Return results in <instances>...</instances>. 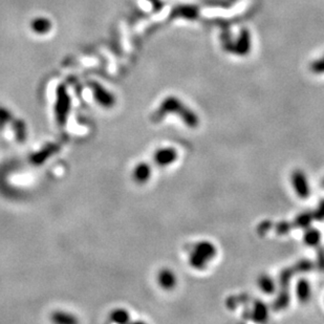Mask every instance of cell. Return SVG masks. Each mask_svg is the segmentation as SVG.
I'll return each mask as SVG.
<instances>
[{
	"label": "cell",
	"mask_w": 324,
	"mask_h": 324,
	"mask_svg": "<svg viewBox=\"0 0 324 324\" xmlns=\"http://www.w3.org/2000/svg\"><path fill=\"white\" fill-rule=\"evenodd\" d=\"M60 146L56 143H49L46 146H43L40 150L36 151L34 154L31 155L30 162L34 166H40L51 159L54 154L59 152Z\"/></svg>",
	"instance_id": "obj_6"
},
{
	"label": "cell",
	"mask_w": 324,
	"mask_h": 324,
	"mask_svg": "<svg viewBox=\"0 0 324 324\" xmlns=\"http://www.w3.org/2000/svg\"><path fill=\"white\" fill-rule=\"evenodd\" d=\"M292 228H293L292 223L283 221V222H279L278 225L276 226V231H277L278 234H280V235H283V234H286Z\"/></svg>",
	"instance_id": "obj_21"
},
{
	"label": "cell",
	"mask_w": 324,
	"mask_h": 324,
	"mask_svg": "<svg viewBox=\"0 0 324 324\" xmlns=\"http://www.w3.org/2000/svg\"><path fill=\"white\" fill-rule=\"evenodd\" d=\"M270 228H271V222L270 221H264V222H262L259 225L258 232L259 233H265L266 231H269Z\"/></svg>",
	"instance_id": "obj_24"
},
{
	"label": "cell",
	"mask_w": 324,
	"mask_h": 324,
	"mask_svg": "<svg viewBox=\"0 0 324 324\" xmlns=\"http://www.w3.org/2000/svg\"><path fill=\"white\" fill-rule=\"evenodd\" d=\"M151 173H152L151 166L147 163L142 162V163H139L135 168H133L132 178L137 184L144 185L150 180Z\"/></svg>",
	"instance_id": "obj_8"
},
{
	"label": "cell",
	"mask_w": 324,
	"mask_h": 324,
	"mask_svg": "<svg viewBox=\"0 0 324 324\" xmlns=\"http://www.w3.org/2000/svg\"><path fill=\"white\" fill-rule=\"evenodd\" d=\"M312 219H314V214H312V212H305V213L299 214L295 218L292 226L293 228H307L310 225Z\"/></svg>",
	"instance_id": "obj_18"
},
{
	"label": "cell",
	"mask_w": 324,
	"mask_h": 324,
	"mask_svg": "<svg viewBox=\"0 0 324 324\" xmlns=\"http://www.w3.org/2000/svg\"><path fill=\"white\" fill-rule=\"evenodd\" d=\"M321 240V233L318 229L314 228H309L304 232L303 235V241L306 245H309V247H317L319 245Z\"/></svg>",
	"instance_id": "obj_16"
},
{
	"label": "cell",
	"mask_w": 324,
	"mask_h": 324,
	"mask_svg": "<svg viewBox=\"0 0 324 324\" xmlns=\"http://www.w3.org/2000/svg\"><path fill=\"white\" fill-rule=\"evenodd\" d=\"M217 254L215 245L210 241H199L194 244L192 251L189 254V264L198 271L206 269L208 263L214 259Z\"/></svg>",
	"instance_id": "obj_2"
},
{
	"label": "cell",
	"mask_w": 324,
	"mask_h": 324,
	"mask_svg": "<svg viewBox=\"0 0 324 324\" xmlns=\"http://www.w3.org/2000/svg\"><path fill=\"white\" fill-rule=\"evenodd\" d=\"M290 183H292L295 193L301 199H306L310 195L309 183L302 170L297 169L293 171L292 175H290Z\"/></svg>",
	"instance_id": "obj_5"
},
{
	"label": "cell",
	"mask_w": 324,
	"mask_h": 324,
	"mask_svg": "<svg viewBox=\"0 0 324 324\" xmlns=\"http://www.w3.org/2000/svg\"><path fill=\"white\" fill-rule=\"evenodd\" d=\"M14 116L9 108L0 105V130H3L8 124H11L13 121Z\"/></svg>",
	"instance_id": "obj_19"
},
{
	"label": "cell",
	"mask_w": 324,
	"mask_h": 324,
	"mask_svg": "<svg viewBox=\"0 0 324 324\" xmlns=\"http://www.w3.org/2000/svg\"><path fill=\"white\" fill-rule=\"evenodd\" d=\"M317 266L321 271H324V250H320L317 255Z\"/></svg>",
	"instance_id": "obj_23"
},
{
	"label": "cell",
	"mask_w": 324,
	"mask_h": 324,
	"mask_svg": "<svg viewBox=\"0 0 324 324\" xmlns=\"http://www.w3.org/2000/svg\"><path fill=\"white\" fill-rule=\"evenodd\" d=\"M31 30L35 33L37 35H46L48 33L51 32L52 28H53V24L51 19L47 18V17H43V16H39L33 19L30 24Z\"/></svg>",
	"instance_id": "obj_10"
},
{
	"label": "cell",
	"mask_w": 324,
	"mask_h": 324,
	"mask_svg": "<svg viewBox=\"0 0 324 324\" xmlns=\"http://www.w3.org/2000/svg\"><path fill=\"white\" fill-rule=\"evenodd\" d=\"M249 317L255 322H264L267 320V306L262 301H255Z\"/></svg>",
	"instance_id": "obj_12"
},
{
	"label": "cell",
	"mask_w": 324,
	"mask_h": 324,
	"mask_svg": "<svg viewBox=\"0 0 324 324\" xmlns=\"http://www.w3.org/2000/svg\"><path fill=\"white\" fill-rule=\"evenodd\" d=\"M11 125H12V130L14 133L15 140L20 144H24L28 139V127H27L26 121L22 119L14 118L13 121L11 122Z\"/></svg>",
	"instance_id": "obj_11"
},
{
	"label": "cell",
	"mask_w": 324,
	"mask_h": 324,
	"mask_svg": "<svg viewBox=\"0 0 324 324\" xmlns=\"http://www.w3.org/2000/svg\"><path fill=\"white\" fill-rule=\"evenodd\" d=\"M310 70L314 74L323 75L324 74V56L322 58L315 60L310 65Z\"/></svg>",
	"instance_id": "obj_20"
},
{
	"label": "cell",
	"mask_w": 324,
	"mask_h": 324,
	"mask_svg": "<svg viewBox=\"0 0 324 324\" xmlns=\"http://www.w3.org/2000/svg\"><path fill=\"white\" fill-rule=\"evenodd\" d=\"M169 114H174L180 117L185 123V125L190 128H196L199 124L197 115L176 97H167L161 103L160 107L152 114L151 120L155 123H159Z\"/></svg>",
	"instance_id": "obj_1"
},
{
	"label": "cell",
	"mask_w": 324,
	"mask_h": 324,
	"mask_svg": "<svg viewBox=\"0 0 324 324\" xmlns=\"http://www.w3.org/2000/svg\"><path fill=\"white\" fill-rule=\"evenodd\" d=\"M312 214H314V218L318 219V220H324V200L319 204L317 210L315 212H312Z\"/></svg>",
	"instance_id": "obj_22"
},
{
	"label": "cell",
	"mask_w": 324,
	"mask_h": 324,
	"mask_svg": "<svg viewBox=\"0 0 324 324\" xmlns=\"http://www.w3.org/2000/svg\"><path fill=\"white\" fill-rule=\"evenodd\" d=\"M259 288L262 290L264 294L271 295L276 290V284L273 280V278L269 275H260L258 278V281H257Z\"/></svg>",
	"instance_id": "obj_14"
},
{
	"label": "cell",
	"mask_w": 324,
	"mask_h": 324,
	"mask_svg": "<svg viewBox=\"0 0 324 324\" xmlns=\"http://www.w3.org/2000/svg\"><path fill=\"white\" fill-rule=\"evenodd\" d=\"M51 320L54 323H57V324H75V323H78V319L74 315L70 314V312L61 311V310L53 312Z\"/></svg>",
	"instance_id": "obj_15"
},
{
	"label": "cell",
	"mask_w": 324,
	"mask_h": 324,
	"mask_svg": "<svg viewBox=\"0 0 324 324\" xmlns=\"http://www.w3.org/2000/svg\"><path fill=\"white\" fill-rule=\"evenodd\" d=\"M177 160V151L172 147H163L153 154V162L159 167H168Z\"/></svg>",
	"instance_id": "obj_7"
},
{
	"label": "cell",
	"mask_w": 324,
	"mask_h": 324,
	"mask_svg": "<svg viewBox=\"0 0 324 324\" xmlns=\"http://www.w3.org/2000/svg\"><path fill=\"white\" fill-rule=\"evenodd\" d=\"M322 186H323V187H324V180H323V181H322Z\"/></svg>",
	"instance_id": "obj_25"
},
{
	"label": "cell",
	"mask_w": 324,
	"mask_h": 324,
	"mask_svg": "<svg viewBox=\"0 0 324 324\" xmlns=\"http://www.w3.org/2000/svg\"><path fill=\"white\" fill-rule=\"evenodd\" d=\"M311 294L310 284L304 278H301L296 284V295L300 302H306L309 300Z\"/></svg>",
	"instance_id": "obj_13"
},
{
	"label": "cell",
	"mask_w": 324,
	"mask_h": 324,
	"mask_svg": "<svg viewBox=\"0 0 324 324\" xmlns=\"http://www.w3.org/2000/svg\"><path fill=\"white\" fill-rule=\"evenodd\" d=\"M89 88L93 93L95 101L105 109L113 108L117 102L116 97L114 94L109 92L107 88H105L102 84H100L96 81H91L88 83Z\"/></svg>",
	"instance_id": "obj_4"
},
{
	"label": "cell",
	"mask_w": 324,
	"mask_h": 324,
	"mask_svg": "<svg viewBox=\"0 0 324 324\" xmlns=\"http://www.w3.org/2000/svg\"><path fill=\"white\" fill-rule=\"evenodd\" d=\"M158 282L162 288L171 290L176 286L177 278L170 269H162L158 274Z\"/></svg>",
	"instance_id": "obj_9"
},
{
	"label": "cell",
	"mask_w": 324,
	"mask_h": 324,
	"mask_svg": "<svg viewBox=\"0 0 324 324\" xmlns=\"http://www.w3.org/2000/svg\"><path fill=\"white\" fill-rule=\"evenodd\" d=\"M72 108V100L68 92V88L64 84L58 85L56 89V100L54 106L55 119L58 126L64 127L68 123V119Z\"/></svg>",
	"instance_id": "obj_3"
},
{
	"label": "cell",
	"mask_w": 324,
	"mask_h": 324,
	"mask_svg": "<svg viewBox=\"0 0 324 324\" xmlns=\"http://www.w3.org/2000/svg\"><path fill=\"white\" fill-rule=\"evenodd\" d=\"M109 319L111 322H114V323L124 324V323H128L130 321V315H129L128 310H126L125 308H117L110 312Z\"/></svg>",
	"instance_id": "obj_17"
}]
</instances>
